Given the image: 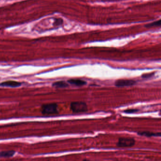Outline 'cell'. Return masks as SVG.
I'll return each instance as SVG.
<instances>
[{
  "instance_id": "cell-1",
  "label": "cell",
  "mask_w": 161,
  "mask_h": 161,
  "mask_svg": "<svg viewBox=\"0 0 161 161\" xmlns=\"http://www.w3.org/2000/svg\"><path fill=\"white\" fill-rule=\"evenodd\" d=\"M70 109L73 113H84L88 111V106L84 102H73L70 104Z\"/></svg>"
},
{
  "instance_id": "cell-2",
  "label": "cell",
  "mask_w": 161,
  "mask_h": 161,
  "mask_svg": "<svg viewBox=\"0 0 161 161\" xmlns=\"http://www.w3.org/2000/svg\"><path fill=\"white\" fill-rule=\"evenodd\" d=\"M41 113L44 115H52L59 113L58 106L56 103L45 104L41 106Z\"/></svg>"
},
{
  "instance_id": "cell-3",
  "label": "cell",
  "mask_w": 161,
  "mask_h": 161,
  "mask_svg": "<svg viewBox=\"0 0 161 161\" xmlns=\"http://www.w3.org/2000/svg\"><path fill=\"white\" fill-rule=\"evenodd\" d=\"M136 144V140L131 138H120L116 143L118 148H132Z\"/></svg>"
},
{
  "instance_id": "cell-4",
  "label": "cell",
  "mask_w": 161,
  "mask_h": 161,
  "mask_svg": "<svg viewBox=\"0 0 161 161\" xmlns=\"http://www.w3.org/2000/svg\"><path fill=\"white\" fill-rule=\"evenodd\" d=\"M137 84V81L133 80H117L114 82V85L119 88L122 87H131Z\"/></svg>"
},
{
  "instance_id": "cell-5",
  "label": "cell",
  "mask_w": 161,
  "mask_h": 161,
  "mask_svg": "<svg viewBox=\"0 0 161 161\" xmlns=\"http://www.w3.org/2000/svg\"><path fill=\"white\" fill-rule=\"evenodd\" d=\"M67 82L70 85L75 87H83L87 84L86 81L78 79H70L67 81Z\"/></svg>"
},
{
  "instance_id": "cell-6",
  "label": "cell",
  "mask_w": 161,
  "mask_h": 161,
  "mask_svg": "<svg viewBox=\"0 0 161 161\" xmlns=\"http://www.w3.org/2000/svg\"><path fill=\"white\" fill-rule=\"evenodd\" d=\"M22 83L13 80H9L0 83V86L4 87H10V88H18L20 87Z\"/></svg>"
},
{
  "instance_id": "cell-7",
  "label": "cell",
  "mask_w": 161,
  "mask_h": 161,
  "mask_svg": "<svg viewBox=\"0 0 161 161\" xmlns=\"http://www.w3.org/2000/svg\"><path fill=\"white\" fill-rule=\"evenodd\" d=\"M138 135L139 136H144L146 137H161V133L157 132V133H154L150 131H140L138 132Z\"/></svg>"
},
{
  "instance_id": "cell-8",
  "label": "cell",
  "mask_w": 161,
  "mask_h": 161,
  "mask_svg": "<svg viewBox=\"0 0 161 161\" xmlns=\"http://www.w3.org/2000/svg\"><path fill=\"white\" fill-rule=\"evenodd\" d=\"M52 86L56 88H65L69 87V85L68 82L64 81H59L52 83Z\"/></svg>"
},
{
  "instance_id": "cell-9",
  "label": "cell",
  "mask_w": 161,
  "mask_h": 161,
  "mask_svg": "<svg viewBox=\"0 0 161 161\" xmlns=\"http://www.w3.org/2000/svg\"><path fill=\"white\" fill-rule=\"evenodd\" d=\"M15 154L14 151H4L0 152V158H10Z\"/></svg>"
},
{
  "instance_id": "cell-10",
  "label": "cell",
  "mask_w": 161,
  "mask_h": 161,
  "mask_svg": "<svg viewBox=\"0 0 161 161\" xmlns=\"http://www.w3.org/2000/svg\"><path fill=\"white\" fill-rule=\"evenodd\" d=\"M161 20H159L157 21H155L152 23H149V24H146L145 26L146 28H151V27H160L161 26Z\"/></svg>"
},
{
  "instance_id": "cell-11",
  "label": "cell",
  "mask_w": 161,
  "mask_h": 161,
  "mask_svg": "<svg viewBox=\"0 0 161 161\" xmlns=\"http://www.w3.org/2000/svg\"><path fill=\"white\" fill-rule=\"evenodd\" d=\"M63 22V20L61 18H57L55 20V22H53V26L55 27L60 26L62 25Z\"/></svg>"
},
{
  "instance_id": "cell-12",
  "label": "cell",
  "mask_w": 161,
  "mask_h": 161,
  "mask_svg": "<svg viewBox=\"0 0 161 161\" xmlns=\"http://www.w3.org/2000/svg\"><path fill=\"white\" fill-rule=\"evenodd\" d=\"M154 75H155V73L152 72V73L144 74L141 76V77H142L143 79H149L151 77H153Z\"/></svg>"
},
{
  "instance_id": "cell-13",
  "label": "cell",
  "mask_w": 161,
  "mask_h": 161,
  "mask_svg": "<svg viewBox=\"0 0 161 161\" xmlns=\"http://www.w3.org/2000/svg\"><path fill=\"white\" fill-rule=\"evenodd\" d=\"M139 111V110L138 109H129L123 111L124 113H137Z\"/></svg>"
}]
</instances>
